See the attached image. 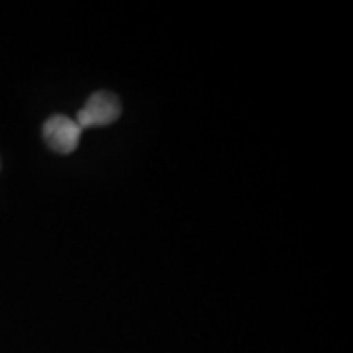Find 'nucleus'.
<instances>
[{
    "instance_id": "1",
    "label": "nucleus",
    "mask_w": 353,
    "mask_h": 353,
    "mask_svg": "<svg viewBox=\"0 0 353 353\" xmlns=\"http://www.w3.org/2000/svg\"><path fill=\"white\" fill-rule=\"evenodd\" d=\"M122 112L120 101L114 97L112 92H94L92 97H88L87 104L83 106V110L77 116V126L81 128H99L108 126L118 120V116Z\"/></svg>"
},
{
    "instance_id": "2",
    "label": "nucleus",
    "mask_w": 353,
    "mask_h": 353,
    "mask_svg": "<svg viewBox=\"0 0 353 353\" xmlns=\"http://www.w3.org/2000/svg\"><path fill=\"white\" fill-rule=\"evenodd\" d=\"M43 139L55 153L75 152L81 139V128L69 116H51L43 124Z\"/></svg>"
}]
</instances>
